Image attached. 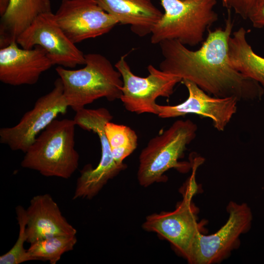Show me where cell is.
Masks as SVG:
<instances>
[{
  "mask_svg": "<svg viewBox=\"0 0 264 264\" xmlns=\"http://www.w3.org/2000/svg\"><path fill=\"white\" fill-rule=\"evenodd\" d=\"M228 10L224 28L208 30L201 46L192 50L175 40L159 44L163 59L159 69L192 82L208 94L218 97H234L239 101L261 99L264 88L245 77L231 65L229 40L234 22Z\"/></svg>",
  "mask_w": 264,
  "mask_h": 264,
  "instance_id": "cell-1",
  "label": "cell"
},
{
  "mask_svg": "<svg viewBox=\"0 0 264 264\" xmlns=\"http://www.w3.org/2000/svg\"><path fill=\"white\" fill-rule=\"evenodd\" d=\"M85 57V66L82 68L71 69L61 66L56 68L68 106L75 111L98 99L113 101L120 99L122 95L123 81L114 66L99 53H88Z\"/></svg>",
  "mask_w": 264,
  "mask_h": 264,
  "instance_id": "cell-2",
  "label": "cell"
},
{
  "mask_svg": "<svg viewBox=\"0 0 264 264\" xmlns=\"http://www.w3.org/2000/svg\"><path fill=\"white\" fill-rule=\"evenodd\" d=\"M76 125L74 119L53 120L25 153L21 166L47 177H70L79 165L74 147Z\"/></svg>",
  "mask_w": 264,
  "mask_h": 264,
  "instance_id": "cell-3",
  "label": "cell"
},
{
  "mask_svg": "<svg viewBox=\"0 0 264 264\" xmlns=\"http://www.w3.org/2000/svg\"><path fill=\"white\" fill-rule=\"evenodd\" d=\"M198 127L190 119L178 120L161 134L151 139L139 156L137 179L140 185L148 187L165 181L164 174L170 169L187 173L191 162H181L184 153L196 137Z\"/></svg>",
  "mask_w": 264,
  "mask_h": 264,
  "instance_id": "cell-4",
  "label": "cell"
},
{
  "mask_svg": "<svg viewBox=\"0 0 264 264\" xmlns=\"http://www.w3.org/2000/svg\"><path fill=\"white\" fill-rule=\"evenodd\" d=\"M164 13L152 29L151 42L175 40L185 45L203 42L205 33L218 20L217 0H160Z\"/></svg>",
  "mask_w": 264,
  "mask_h": 264,
  "instance_id": "cell-5",
  "label": "cell"
},
{
  "mask_svg": "<svg viewBox=\"0 0 264 264\" xmlns=\"http://www.w3.org/2000/svg\"><path fill=\"white\" fill-rule=\"evenodd\" d=\"M112 118L109 110L105 108L95 109L85 108L76 111L73 119L76 125L98 135L101 143V157L96 168H92L90 164L83 168L76 182L73 199L92 198L109 180L127 167L125 163L117 164L114 160L105 133V124Z\"/></svg>",
  "mask_w": 264,
  "mask_h": 264,
  "instance_id": "cell-6",
  "label": "cell"
},
{
  "mask_svg": "<svg viewBox=\"0 0 264 264\" xmlns=\"http://www.w3.org/2000/svg\"><path fill=\"white\" fill-rule=\"evenodd\" d=\"M126 56H121L114 65L123 81L120 99L129 111L138 114L148 113L157 115V98L170 97L175 86L182 79L152 65L147 67L148 76H138L132 71Z\"/></svg>",
  "mask_w": 264,
  "mask_h": 264,
  "instance_id": "cell-7",
  "label": "cell"
},
{
  "mask_svg": "<svg viewBox=\"0 0 264 264\" xmlns=\"http://www.w3.org/2000/svg\"><path fill=\"white\" fill-rule=\"evenodd\" d=\"M68 106L63 86L58 78L52 89L40 97L33 108L25 112L16 125L0 129V142L13 151L25 153L37 136L60 114L66 113Z\"/></svg>",
  "mask_w": 264,
  "mask_h": 264,
  "instance_id": "cell-8",
  "label": "cell"
},
{
  "mask_svg": "<svg viewBox=\"0 0 264 264\" xmlns=\"http://www.w3.org/2000/svg\"><path fill=\"white\" fill-rule=\"evenodd\" d=\"M227 211L228 219L218 231L207 236L201 232L198 234L192 247L188 263H219L238 246L240 236L251 228L252 213L247 204H238L233 201L228 204Z\"/></svg>",
  "mask_w": 264,
  "mask_h": 264,
  "instance_id": "cell-9",
  "label": "cell"
},
{
  "mask_svg": "<svg viewBox=\"0 0 264 264\" xmlns=\"http://www.w3.org/2000/svg\"><path fill=\"white\" fill-rule=\"evenodd\" d=\"M22 48L40 46L54 65L73 68L85 65V54L65 34L52 12L41 14L16 39Z\"/></svg>",
  "mask_w": 264,
  "mask_h": 264,
  "instance_id": "cell-10",
  "label": "cell"
},
{
  "mask_svg": "<svg viewBox=\"0 0 264 264\" xmlns=\"http://www.w3.org/2000/svg\"><path fill=\"white\" fill-rule=\"evenodd\" d=\"M54 14L59 26L75 44L107 34L119 24L96 0H62Z\"/></svg>",
  "mask_w": 264,
  "mask_h": 264,
  "instance_id": "cell-11",
  "label": "cell"
},
{
  "mask_svg": "<svg viewBox=\"0 0 264 264\" xmlns=\"http://www.w3.org/2000/svg\"><path fill=\"white\" fill-rule=\"evenodd\" d=\"M192 199L183 197L175 210L150 215L142 225L145 230L155 232L167 240L187 261L197 235L202 231V223L198 222V211Z\"/></svg>",
  "mask_w": 264,
  "mask_h": 264,
  "instance_id": "cell-12",
  "label": "cell"
},
{
  "mask_svg": "<svg viewBox=\"0 0 264 264\" xmlns=\"http://www.w3.org/2000/svg\"><path fill=\"white\" fill-rule=\"evenodd\" d=\"M181 82L188 90V98L175 105L157 104L158 117L170 118L196 114L211 119L217 130L223 131L236 113L238 100L234 97L211 95L188 80H182Z\"/></svg>",
  "mask_w": 264,
  "mask_h": 264,
  "instance_id": "cell-13",
  "label": "cell"
},
{
  "mask_svg": "<svg viewBox=\"0 0 264 264\" xmlns=\"http://www.w3.org/2000/svg\"><path fill=\"white\" fill-rule=\"evenodd\" d=\"M52 66L46 51L40 46L25 49L14 41L0 49V81L5 84L34 85Z\"/></svg>",
  "mask_w": 264,
  "mask_h": 264,
  "instance_id": "cell-14",
  "label": "cell"
},
{
  "mask_svg": "<svg viewBox=\"0 0 264 264\" xmlns=\"http://www.w3.org/2000/svg\"><path fill=\"white\" fill-rule=\"evenodd\" d=\"M26 214V242L30 244L55 236L76 235V229L63 216L48 194L34 196Z\"/></svg>",
  "mask_w": 264,
  "mask_h": 264,
  "instance_id": "cell-15",
  "label": "cell"
},
{
  "mask_svg": "<svg viewBox=\"0 0 264 264\" xmlns=\"http://www.w3.org/2000/svg\"><path fill=\"white\" fill-rule=\"evenodd\" d=\"M121 24H127L140 37L151 34L163 13L151 0H96Z\"/></svg>",
  "mask_w": 264,
  "mask_h": 264,
  "instance_id": "cell-16",
  "label": "cell"
},
{
  "mask_svg": "<svg viewBox=\"0 0 264 264\" xmlns=\"http://www.w3.org/2000/svg\"><path fill=\"white\" fill-rule=\"evenodd\" d=\"M50 12V0H9L8 7L1 17L0 48L16 41L38 16Z\"/></svg>",
  "mask_w": 264,
  "mask_h": 264,
  "instance_id": "cell-17",
  "label": "cell"
},
{
  "mask_svg": "<svg viewBox=\"0 0 264 264\" xmlns=\"http://www.w3.org/2000/svg\"><path fill=\"white\" fill-rule=\"evenodd\" d=\"M247 31L241 27L229 40V57L233 67L264 88V58L257 54L247 42Z\"/></svg>",
  "mask_w": 264,
  "mask_h": 264,
  "instance_id": "cell-18",
  "label": "cell"
},
{
  "mask_svg": "<svg viewBox=\"0 0 264 264\" xmlns=\"http://www.w3.org/2000/svg\"><path fill=\"white\" fill-rule=\"evenodd\" d=\"M77 241L76 235L55 236L31 243L27 252L34 260L56 264L65 253L73 249Z\"/></svg>",
  "mask_w": 264,
  "mask_h": 264,
  "instance_id": "cell-19",
  "label": "cell"
},
{
  "mask_svg": "<svg viewBox=\"0 0 264 264\" xmlns=\"http://www.w3.org/2000/svg\"><path fill=\"white\" fill-rule=\"evenodd\" d=\"M105 132L114 160L117 164L123 163V160L137 148L136 133L128 126L111 121L105 124Z\"/></svg>",
  "mask_w": 264,
  "mask_h": 264,
  "instance_id": "cell-20",
  "label": "cell"
},
{
  "mask_svg": "<svg viewBox=\"0 0 264 264\" xmlns=\"http://www.w3.org/2000/svg\"><path fill=\"white\" fill-rule=\"evenodd\" d=\"M17 219L19 226L18 239L13 247L6 253L0 256V264H20L30 261H34L24 248L27 241L26 226L27 218L26 210L21 205L16 207Z\"/></svg>",
  "mask_w": 264,
  "mask_h": 264,
  "instance_id": "cell-21",
  "label": "cell"
},
{
  "mask_svg": "<svg viewBox=\"0 0 264 264\" xmlns=\"http://www.w3.org/2000/svg\"><path fill=\"white\" fill-rule=\"evenodd\" d=\"M222 6L233 11L244 20L249 19L264 3V0H221Z\"/></svg>",
  "mask_w": 264,
  "mask_h": 264,
  "instance_id": "cell-22",
  "label": "cell"
},
{
  "mask_svg": "<svg viewBox=\"0 0 264 264\" xmlns=\"http://www.w3.org/2000/svg\"><path fill=\"white\" fill-rule=\"evenodd\" d=\"M254 27H264V2L262 5L249 18Z\"/></svg>",
  "mask_w": 264,
  "mask_h": 264,
  "instance_id": "cell-23",
  "label": "cell"
},
{
  "mask_svg": "<svg viewBox=\"0 0 264 264\" xmlns=\"http://www.w3.org/2000/svg\"><path fill=\"white\" fill-rule=\"evenodd\" d=\"M9 0H0V15L1 17L6 10Z\"/></svg>",
  "mask_w": 264,
  "mask_h": 264,
  "instance_id": "cell-24",
  "label": "cell"
}]
</instances>
